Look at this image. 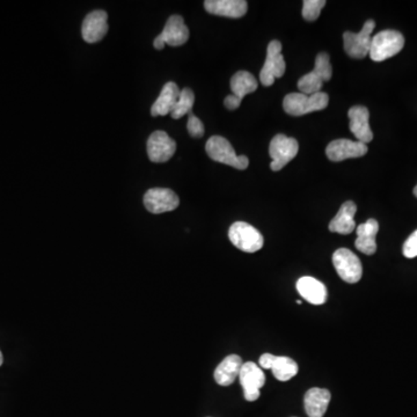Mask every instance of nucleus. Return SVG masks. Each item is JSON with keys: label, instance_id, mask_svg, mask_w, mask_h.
<instances>
[{"label": "nucleus", "instance_id": "nucleus-1", "mask_svg": "<svg viewBox=\"0 0 417 417\" xmlns=\"http://www.w3.org/2000/svg\"><path fill=\"white\" fill-rule=\"evenodd\" d=\"M329 96L327 93L319 92L312 96L303 93H291L284 98L283 108L291 116H303L313 111H323L328 106Z\"/></svg>", "mask_w": 417, "mask_h": 417}, {"label": "nucleus", "instance_id": "nucleus-2", "mask_svg": "<svg viewBox=\"0 0 417 417\" xmlns=\"http://www.w3.org/2000/svg\"><path fill=\"white\" fill-rule=\"evenodd\" d=\"M333 76V68L331 65L328 54L320 52L316 56V66L310 74H305L298 81V89L303 94L312 96L321 92L322 85L329 81Z\"/></svg>", "mask_w": 417, "mask_h": 417}, {"label": "nucleus", "instance_id": "nucleus-3", "mask_svg": "<svg viewBox=\"0 0 417 417\" xmlns=\"http://www.w3.org/2000/svg\"><path fill=\"white\" fill-rule=\"evenodd\" d=\"M206 151L208 156L217 163L225 164L240 171L248 167V158L246 156H236L230 141L221 136H212L206 141Z\"/></svg>", "mask_w": 417, "mask_h": 417}, {"label": "nucleus", "instance_id": "nucleus-4", "mask_svg": "<svg viewBox=\"0 0 417 417\" xmlns=\"http://www.w3.org/2000/svg\"><path fill=\"white\" fill-rule=\"evenodd\" d=\"M405 46V37L396 31H383L374 35L368 55L373 61H383L398 55Z\"/></svg>", "mask_w": 417, "mask_h": 417}, {"label": "nucleus", "instance_id": "nucleus-5", "mask_svg": "<svg viewBox=\"0 0 417 417\" xmlns=\"http://www.w3.org/2000/svg\"><path fill=\"white\" fill-rule=\"evenodd\" d=\"M228 238L236 248L246 253H255L263 247V236L260 231L245 221H236L231 225Z\"/></svg>", "mask_w": 417, "mask_h": 417}, {"label": "nucleus", "instance_id": "nucleus-6", "mask_svg": "<svg viewBox=\"0 0 417 417\" xmlns=\"http://www.w3.org/2000/svg\"><path fill=\"white\" fill-rule=\"evenodd\" d=\"M286 69V61L282 55V44L279 41H271L268 46L267 59L261 70V84L266 87L271 86L277 78L284 76Z\"/></svg>", "mask_w": 417, "mask_h": 417}, {"label": "nucleus", "instance_id": "nucleus-7", "mask_svg": "<svg viewBox=\"0 0 417 417\" xmlns=\"http://www.w3.org/2000/svg\"><path fill=\"white\" fill-rule=\"evenodd\" d=\"M374 27L376 22L373 20H368L359 33L351 31L344 33L343 46L348 56L351 59H362L368 55Z\"/></svg>", "mask_w": 417, "mask_h": 417}, {"label": "nucleus", "instance_id": "nucleus-8", "mask_svg": "<svg viewBox=\"0 0 417 417\" xmlns=\"http://www.w3.org/2000/svg\"><path fill=\"white\" fill-rule=\"evenodd\" d=\"M298 151L299 144L297 139L282 134L275 136L269 146V156L273 159L270 167L273 172H278L283 167H286L297 156Z\"/></svg>", "mask_w": 417, "mask_h": 417}, {"label": "nucleus", "instance_id": "nucleus-9", "mask_svg": "<svg viewBox=\"0 0 417 417\" xmlns=\"http://www.w3.org/2000/svg\"><path fill=\"white\" fill-rule=\"evenodd\" d=\"M333 264L344 282L355 284L363 276L362 262L350 249L340 248L333 254Z\"/></svg>", "mask_w": 417, "mask_h": 417}, {"label": "nucleus", "instance_id": "nucleus-10", "mask_svg": "<svg viewBox=\"0 0 417 417\" xmlns=\"http://www.w3.org/2000/svg\"><path fill=\"white\" fill-rule=\"evenodd\" d=\"M189 39V29L182 16H172L166 22L164 31L156 37L154 46L156 50H163L166 44L171 46H184Z\"/></svg>", "mask_w": 417, "mask_h": 417}, {"label": "nucleus", "instance_id": "nucleus-11", "mask_svg": "<svg viewBox=\"0 0 417 417\" xmlns=\"http://www.w3.org/2000/svg\"><path fill=\"white\" fill-rule=\"evenodd\" d=\"M239 381L247 401H256L260 398V390L266 383V376L262 368L253 362L243 363L240 370Z\"/></svg>", "mask_w": 417, "mask_h": 417}, {"label": "nucleus", "instance_id": "nucleus-12", "mask_svg": "<svg viewBox=\"0 0 417 417\" xmlns=\"http://www.w3.org/2000/svg\"><path fill=\"white\" fill-rule=\"evenodd\" d=\"M180 204L179 196L167 188H152L144 195V206L154 215L173 211Z\"/></svg>", "mask_w": 417, "mask_h": 417}, {"label": "nucleus", "instance_id": "nucleus-13", "mask_svg": "<svg viewBox=\"0 0 417 417\" xmlns=\"http://www.w3.org/2000/svg\"><path fill=\"white\" fill-rule=\"evenodd\" d=\"M146 149L152 163H166L174 156L176 143L165 131H154L149 139Z\"/></svg>", "mask_w": 417, "mask_h": 417}, {"label": "nucleus", "instance_id": "nucleus-14", "mask_svg": "<svg viewBox=\"0 0 417 417\" xmlns=\"http://www.w3.org/2000/svg\"><path fill=\"white\" fill-rule=\"evenodd\" d=\"M368 154V145L361 141H349V139H336L329 143L326 149V154L328 159L334 163L343 161L350 158H359Z\"/></svg>", "mask_w": 417, "mask_h": 417}, {"label": "nucleus", "instance_id": "nucleus-15", "mask_svg": "<svg viewBox=\"0 0 417 417\" xmlns=\"http://www.w3.org/2000/svg\"><path fill=\"white\" fill-rule=\"evenodd\" d=\"M258 363L262 368H268L273 371V377L279 381H288L298 373V364L286 356H273L271 353H264L258 358Z\"/></svg>", "mask_w": 417, "mask_h": 417}, {"label": "nucleus", "instance_id": "nucleus-16", "mask_svg": "<svg viewBox=\"0 0 417 417\" xmlns=\"http://www.w3.org/2000/svg\"><path fill=\"white\" fill-rule=\"evenodd\" d=\"M348 117L350 120V131L356 137L357 141L368 144L373 139V132L370 128V113L366 107L355 106L348 111Z\"/></svg>", "mask_w": 417, "mask_h": 417}, {"label": "nucleus", "instance_id": "nucleus-17", "mask_svg": "<svg viewBox=\"0 0 417 417\" xmlns=\"http://www.w3.org/2000/svg\"><path fill=\"white\" fill-rule=\"evenodd\" d=\"M108 31V14L104 11H94L85 18L81 27V35L87 44L101 41Z\"/></svg>", "mask_w": 417, "mask_h": 417}, {"label": "nucleus", "instance_id": "nucleus-18", "mask_svg": "<svg viewBox=\"0 0 417 417\" xmlns=\"http://www.w3.org/2000/svg\"><path fill=\"white\" fill-rule=\"evenodd\" d=\"M204 9L213 16L239 19L247 13L248 4L245 0H206Z\"/></svg>", "mask_w": 417, "mask_h": 417}, {"label": "nucleus", "instance_id": "nucleus-19", "mask_svg": "<svg viewBox=\"0 0 417 417\" xmlns=\"http://www.w3.org/2000/svg\"><path fill=\"white\" fill-rule=\"evenodd\" d=\"M357 211V206L353 201H347L341 206L338 215L335 216L329 223V231L333 233H340L347 236L353 233L356 223H355V213Z\"/></svg>", "mask_w": 417, "mask_h": 417}, {"label": "nucleus", "instance_id": "nucleus-20", "mask_svg": "<svg viewBox=\"0 0 417 417\" xmlns=\"http://www.w3.org/2000/svg\"><path fill=\"white\" fill-rule=\"evenodd\" d=\"M299 295L312 305L325 304L327 301V288L314 277L305 276L298 279Z\"/></svg>", "mask_w": 417, "mask_h": 417}, {"label": "nucleus", "instance_id": "nucleus-21", "mask_svg": "<svg viewBox=\"0 0 417 417\" xmlns=\"http://www.w3.org/2000/svg\"><path fill=\"white\" fill-rule=\"evenodd\" d=\"M181 89H179L176 84L173 81L166 84L161 89L159 96L151 108V115L152 116H166L172 113L175 104L178 102Z\"/></svg>", "mask_w": 417, "mask_h": 417}, {"label": "nucleus", "instance_id": "nucleus-22", "mask_svg": "<svg viewBox=\"0 0 417 417\" xmlns=\"http://www.w3.org/2000/svg\"><path fill=\"white\" fill-rule=\"evenodd\" d=\"M379 231V224L376 219H368L364 224L359 225L356 228L357 239L355 246L359 252L365 255H373L377 252L376 236Z\"/></svg>", "mask_w": 417, "mask_h": 417}, {"label": "nucleus", "instance_id": "nucleus-23", "mask_svg": "<svg viewBox=\"0 0 417 417\" xmlns=\"http://www.w3.org/2000/svg\"><path fill=\"white\" fill-rule=\"evenodd\" d=\"M331 392L326 388H311L304 398L305 411L308 417H322L331 402Z\"/></svg>", "mask_w": 417, "mask_h": 417}, {"label": "nucleus", "instance_id": "nucleus-24", "mask_svg": "<svg viewBox=\"0 0 417 417\" xmlns=\"http://www.w3.org/2000/svg\"><path fill=\"white\" fill-rule=\"evenodd\" d=\"M243 364V359L238 355L227 356L216 368L215 374H213L216 383L221 386L232 385L236 378L239 377Z\"/></svg>", "mask_w": 417, "mask_h": 417}, {"label": "nucleus", "instance_id": "nucleus-25", "mask_svg": "<svg viewBox=\"0 0 417 417\" xmlns=\"http://www.w3.org/2000/svg\"><path fill=\"white\" fill-rule=\"evenodd\" d=\"M258 86V80L255 79L254 76L247 71H239L231 78L232 96L240 102H243V98L247 94L255 92Z\"/></svg>", "mask_w": 417, "mask_h": 417}, {"label": "nucleus", "instance_id": "nucleus-26", "mask_svg": "<svg viewBox=\"0 0 417 417\" xmlns=\"http://www.w3.org/2000/svg\"><path fill=\"white\" fill-rule=\"evenodd\" d=\"M194 104H195V94H194L193 91H191V89H181L178 102L175 104L174 109H173L172 113H171V116H172L174 120L181 119L184 115L191 113Z\"/></svg>", "mask_w": 417, "mask_h": 417}, {"label": "nucleus", "instance_id": "nucleus-27", "mask_svg": "<svg viewBox=\"0 0 417 417\" xmlns=\"http://www.w3.org/2000/svg\"><path fill=\"white\" fill-rule=\"evenodd\" d=\"M325 6V0H305L303 5V18L306 21H316L319 18L321 9Z\"/></svg>", "mask_w": 417, "mask_h": 417}, {"label": "nucleus", "instance_id": "nucleus-28", "mask_svg": "<svg viewBox=\"0 0 417 417\" xmlns=\"http://www.w3.org/2000/svg\"><path fill=\"white\" fill-rule=\"evenodd\" d=\"M187 129L189 135L194 139H201L204 135V126L202 121L199 117L195 116L193 113L188 114Z\"/></svg>", "mask_w": 417, "mask_h": 417}, {"label": "nucleus", "instance_id": "nucleus-29", "mask_svg": "<svg viewBox=\"0 0 417 417\" xmlns=\"http://www.w3.org/2000/svg\"><path fill=\"white\" fill-rule=\"evenodd\" d=\"M402 252L407 258H414L417 256V230L414 233L408 236V239L406 240L403 243V248Z\"/></svg>", "mask_w": 417, "mask_h": 417}, {"label": "nucleus", "instance_id": "nucleus-30", "mask_svg": "<svg viewBox=\"0 0 417 417\" xmlns=\"http://www.w3.org/2000/svg\"><path fill=\"white\" fill-rule=\"evenodd\" d=\"M224 104L228 111H236V108H239L241 102L238 101L233 96H228L225 98Z\"/></svg>", "mask_w": 417, "mask_h": 417}, {"label": "nucleus", "instance_id": "nucleus-31", "mask_svg": "<svg viewBox=\"0 0 417 417\" xmlns=\"http://www.w3.org/2000/svg\"><path fill=\"white\" fill-rule=\"evenodd\" d=\"M3 363H4L3 353H1V351H0V366L3 365Z\"/></svg>", "mask_w": 417, "mask_h": 417}, {"label": "nucleus", "instance_id": "nucleus-32", "mask_svg": "<svg viewBox=\"0 0 417 417\" xmlns=\"http://www.w3.org/2000/svg\"><path fill=\"white\" fill-rule=\"evenodd\" d=\"M414 195L417 197V186L414 188Z\"/></svg>", "mask_w": 417, "mask_h": 417}, {"label": "nucleus", "instance_id": "nucleus-33", "mask_svg": "<svg viewBox=\"0 0 417 417\" xmlns=\"http://www.w3.org/2000/svg\"><path fill=\"white\" fill-rule=\"evenodd\" d=\"M297 304L298 305H301V301H297Z\"/></svg>", "mask_w": 417, "mask_h": 417}]
</instances>
